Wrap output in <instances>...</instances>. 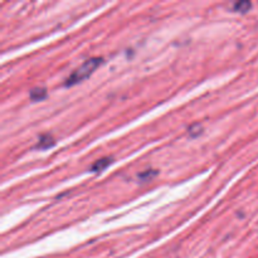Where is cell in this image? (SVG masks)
Here are the masks:
<instances>
[{"label":"cell","mask_w":258,"mask_h":258,"mask_svg":"<svg viewBox=\"0 0 258 258\" xmlns=\"http://www.w3.org/2000/svg\"><path fill=\"white\" fill-rule=\"evenodd\" d=\"M102 63V58H91V59H87L85 63H83L81 67H78L75 72L71 73L70 77H67L64 85L67 87H71V86H75L77 83L82 82L86 78L90 77L93 72L98 68V66Z\"/></svg>","instance_id":"cell-1"},{"label":"cell","mask_w":258,"mask_h":258,"mask_svg":"<svg viewBox=\"0 0 258 258\" xmlns=\"http://www.w3.org/2000/svg\"><path fill=\"white\" fill-rule=\"evenodd\" d=\"M30 100L34 101V102H38V101H42L47 97V90L43 87H35L33 90H30L29 92Z\"/></svg>","instance_id":"cell-3"},{"label":"cell","mask_w":258,"mask_h":258,"mask_svg":"<svg viewBox=\"0 0 258 258\" xmlns=\"http://www.w3.org/2000/svg\"><path fill=\"white\" fill-rule=\"evenodd\" d=\"M111 164H112V158H102L91 166V171L92 173H100V171H103L105 169H107Z\"/></svg>","instance_id":"cell-2"},{"label":"cell","mask_w":258,"mask_h":258,"mask_svg":"<svg viewBox=\"0 0 258 258\" xmlns=\"http://www.w3.org/2000/svg\"><path fill=\"white\" fill-rule=\"evenodd\" d=\"M54 145V139L50 135H42L39 138V141H38V149H42V150H45V149H49Z\"/></svg>","instance_id":"cell-4"},{"label":"cell","mask_w":258,"mask_h":258,"mask_svg":"<svg viewBox=\"0 0 258 258\" xmlns=\"http://www.w3.org/2000/svg\"><path fill=\"white\" fill-rule=\"evenodd\" d=\"M251 8H252V3L251 2H247V0H242V2L234 3V4H233V12L242 13V14H244V13L248 12Z\"/></svg>","instance_id":"cell-5"}]
</instances>
